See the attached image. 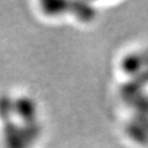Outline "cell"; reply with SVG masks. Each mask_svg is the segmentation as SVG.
Here are the masks:
<instances>
[{
    "instance_id": "cell-3",
    "label": "cell",
    "mask_w": 148,
    "mask_h": 148,
    "mask_svg": "<svg viewBox=\"0 0 148 148\" xmlns=\"http://www.w3.org/2000/svg\"><path fill=\"white\" fill-rule=\"evenodd\" d=\"M69 12H72L77 18H79V21L83 22H89L95 17V9L86 3H71Z\"/></svg>"
},
{
    "instance_id": "cell-4",
    "label": "cell",
    "mask_w": 148,
    "mask_h": 148,
    "mask_svg": "<svg viewBox=\"0 0 148 148\" xmlns=\"http://www.w3.org/2000/svg\"><path fill=\"white\" fill-rule=\"evenodd\" d=\"M40 8H41V12L47 17H57L64 15L66 12H69V3H63V1L41 3Z\"/></svg>"
},
{
    "instance_id": "cell-1",
    "label": "cell",
    "mask_w": 148,
    "mask_h": 148,
    "mask_svg": "<svg viewBox=\"0 0 148 148\" xmlns=\"http://www.w3.org/2000/svg\"><path fill=\"white\" fill-rule=\"evenodd\" d=\"M14 114H17L24 120L25 125H32L36 122L37 109L35 103L29 98H18L14 100Z\"/></svg>"
},
{
    "instance_id": "cell-2",
    "label": "cell",
    "mask_w": 148,
    "mask_h": 148,
    "mask_svg": "<svg viewBox=\"0 0 148 148\" xmlns=\"http://www.w3.org/2000/svg\"><path fill=\"white\" fill-rule=\"evenodd\" d=\"M145 63H146L145 56H141L138 53H130L123 57L121 67H122V71L126 74L135 75V74L140 73L142 71Z\"/></svg>"
}]
</instances>
